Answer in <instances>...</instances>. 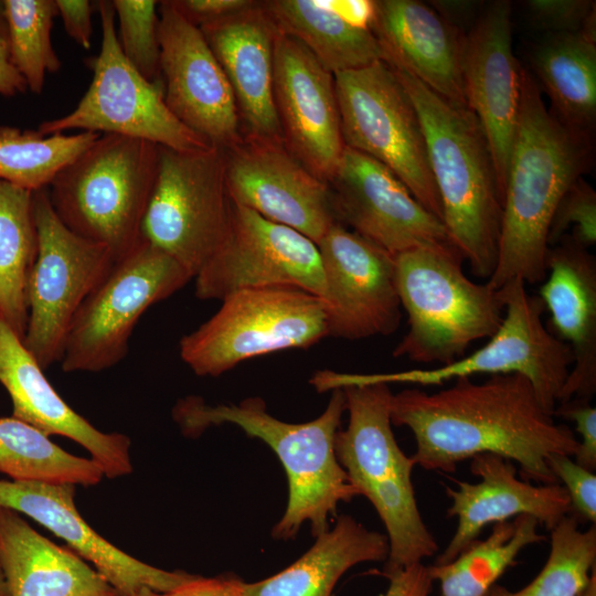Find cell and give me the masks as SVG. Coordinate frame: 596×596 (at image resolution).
<instances>
[{"label":"cell","mask_w":596,"mask_h":596,"mask_svg":"<svg viewBox=\"0 0 596 596\" xmlns=\"http://www.w3.org/2000/svg\"><path fill=\"white\" fill-rule=\"evenodd\" d=\"M38 249L33 191L0 179V319L22 340Z\"/></svg>","instance_id":"32"},{"label":"cell","mask_w":596,"mask_h":596,"mask_svg":"<svg viewBox=\"0 0 596 596\" xmlns=\"http://www.w3.org/2000/svg\"><path fill=\"white\" fill-rule=\"evenodd\" d=\"M75 487L0 479V505L31 518L65 541L68 549L93 564L119 596H139L145 590L164 594L196 576L158 568L108 542L79 514L74 501Z\"/></svg>","instance_id":"22"},{"label":"cell","mask_w":596,"mask_h":596,"mask_svg":"<svg viewBox=\"0 0 596 596\" xmlns=\"http://www.w3.org/2000/svg\"><path fill=\"white\" fill-rule=\"evenodd\" d=\"M327 183L338 222L393 256L450 244L443 221L389 168L364 153L344 147Z\"/></svg>","instance_id":"19"},{"label":"cell","mask_w":596,"mask_h":596,"mask_svg":"<svg viewBox=\"0 0 596 596\" xmlns=\"http://www.w3.org/2000/svg\"><path fill=\"white\" fill-rule=\"evenodd\" d=\"M26 91L25 81L10 58L8 28L3 14V3L0 0V95L13 97L18 94H24Z\"/></svg>","instance_id":"47"},{"label":"cell","mask_w":596,"mask_h":596,"mask_svg":"<svg viewBox=\"0 0 596 596\" xmlns=\"http://www.w3.org/2000/svg\"><path fill=\"white\" fill-rule=\"evenodd\" d=\"M470 471L480 481L455 480L457 488L445 487L451 500L447 514L457 518V526L436 564L454 560L489 524L525 514L551 531L571 512L570 498L561 483L533 485L519 478L518 468L507 458L477 455L470 459Z\"/></svg>","instance_id":"23"},{"label":"cell","mask_w":596,"mask_h":596,"mask_svg":"<svg viewBox=\"0 0 596 596\" xmlns=\"http://www.w3.org/2000/svg\"><path fill=\"white\" fill-rule=\"evenodd\" d=\"M0 596H11L8 583L6 581L4 574L2 572V568L0 566Z\"/></svg>","instance_id":"50"},{"label":"cell","mask_w":596,"mask_h":596,"mask_svg":"<svg viewBox=\"0 0 596 596\" xmlns=\"http://www.w3.org/2000/svg\"><path fill=\"white\" fill-rule=\"evenodd\" d=\"M10 58L33 94H41L47 73L61 68L51 40L55 0H2Z\"/></svg>","instance_id":"37"},{"label":"cell","mask_w":596,"mask_h":596,"mask_svg":"<svg viewBox=\"0 0 596 596\" xmlns=\"http://www.w3.org/2000/svg\"><path fill=\"white\" fill-rule=\"evenodd\" d=\"M535 82L565 126L593 135L596 121V41L582 33H547L532 50Z\"/></svg>","instance_id":"31"},{"label":"cell","mask_w":596,"mask_h":596,"mask_svg":"<svg viewBox=\"0 0 596 596\" xmlns=\"http://www.w3.org/2000/svg\"><path fill=\"white\" fill-rule=\"evenodd\" d=\"M387 554L386 535L343 514L296 562L265 579L243 582V590L245 596H333L347 571L364 562L385 561Z\"/></svg>","instance_id":"30"},{"label":"cell","mask_w":596,"mask_h":596,"mask_svg":"<svg viewBox=\"0 0 596 596\" xmlns=\"http://www.w3.org/2000/svg\"><path fill=\"white\" fill-rule=\"evenodd\" d=\"M160 70L164 102L187 128L227 150L243 138L232 87L199 26L171 0L160 1Z\"/></svg>","instance_id":"16"},{"label":"cell","mask_w":596,"mask_h":596,"mask_svg":"<svg viewBox=\"0 0 596 596\" xmlns=\"http://www.w3.org/2000/svg\"><path fill=\"white\" fill-rule=\"evenodd\" d=\"M554 416L562 417L575 424L578 434V447L574 460L582 467L594 471L596 469V408L590 402L567 401L557 404Z\"/></svg>","instance_id":"42"},{"label":"cell","mask_w":596,"mask_h":596,"mask_svg":"<svg viewBox=\"0 0 596 596\" xmlns=\"http://www.w3.org/2000/svg\"><path fill=\"white\" fill-rule=\"evenodd\" d=\"M573 515L551 532V547L539 574L524 587L510 590L494 584L487 596H578L596 570V528L581 530Z\"/></svg>","instance_id":"36"},{"label":"cell","mask_w":596,"mask_h":596,"mask_svg":"<svg viewBox=\"0 0 596 596\" xmlns=\"http://www.w3.org/2000/svg\"><path fill=\"white\" fill-rule=\"evenodd\" d=\"M102 22V45L94 58L93 78L76 107L38 127L43 135L70 129L137 138L179 151L210 146L187 128L168 108L163 85L147 81L127 61L115 29L111 1L96 2Z\"/></svg>","instance_id":"13"},{"label":"cell","mask_w":596,"mask_h":596,"mask_svg":"<svg viewBox=\"0 0 596 596\" xmlns=\"http://www.w3.org/2000/svg\"><path fill=\"white\" fill-rule=\"evenodd\" d=\"M173 6L193 24L216 21L252 4V0H171Z\"/></svg>","instance_id":"44"},{"label":"cell","mask_w":596,"mask_h":596,"mask_svg":"<svg viewBox=\"0 0 596 596\" xmlns=\"http://www.w3.org/2000/svg\"><path fill=\"white\" fill-rule=\"evenodd\" d=\"M430 7L448 23L462 31V26L475 15L478 4L466 0H436Z\"/></svg>","instance_id":"48"},{"label":"cell","mask_w":596,"mask_h":596,"mask_svg":"<svg viewBox=\"0 0 596 596\" xmlns=\"http://www.w3.org/2000/svg\"><path fill=\"white\" fill-rule=\"evenodd\" d=\"M568 230H572L570 235L586 248L596 242V192L583 177L566 190L553 213L549 246L558 243Z\"/></svg>","instance_id":"39"},{"label":"cell","mask_w":596,"mask_h":596,"mask_svg":"<svg viewBox=\"0 0 596 596\" xmlns=\"http://www.w3.org/2000/svg\"><path fill=\"white\" fill-rule=\"evenodd\" d=\"M156 184L141 237L174 258L194 278L231 227L224 151H179L159 146Z\"/></svg>","instance_id":"11"},{"label":"cell","mask_w":596,"mask_h":596,"mask_svg":"<svg viewBox=\"0 0 596 596\" xmlns=\"http://www.w3.org/2000/svg\"><path fill=\"white\" fill-rule=\"evenodd\" d=\"M118 18L117 39L123 54L147 81L162 84L159 12L153 0H113Z\"/></svg>","instance_id":"38"},{"label":"cell","mask_w":596,"mask_h":596,"mask_svg":"<svg viewBox=\"0 0 596 596\" xmlns=\"http://www.w3.org/2000/svg\"><path fill=\"white\" fill-rule=\"evenodd\" d=\"M194 279L195 296L203 300L222 301L236 291L273 287L324 297L318 245L302 233L233 202L228 235Z\"/></svg>","instance_id":"15"},{"label":"cell","mask_w":596,"mask_h":596,"mask_svg":"<svg viewBox=\"0 0 596 596\" xmlns=\"http://www.w3.org/2000/svg\"><path fill=\"white\" fill-rule=\"evenodd\" d=\"M539 524L525 514L496 523L488 538L472 541L454 560L428 565L441 596H487L523 549L546 540Z\"/></svg>","instance_id":"33"},{"label":"cell","mask_w":596,"mask_h":596,"mask_svg":"<svg viewBox=\"0 0 596 596\" xmlns=\"http://www.w3.org/2000/svg\"><path fill=\"white\" fill-rule=\"evenodd\" d=\"M274 100L285 145L311 173L328 182L345 147L334 75L299 41L279 30Z\"/></svg>","instance_id":"20"},{"label":"cell","mask_w":596,"mask_h":596,"mask_svg":"<svg viewBox=\"0 0 596 596\" xmlns=\"http://www.w3.org/2000/svg\"><path fill=\"white\" fill-rule=\"evenodd\" d=\"M277 29L299 41L333 75L382 61L370 29L372 1L268 0Z\"/></svg>","instance_id":"29"},{"label":"cell","mask_w":596,"mask_h":596,"mask_svg":"<svg viewBox=\"0 0 596 596\" xmlns=\"http://www.w3.org/2000/svg\"><path fill=\"white\" fill-rule=\"evenodd\" d=\"M451 244L415 247L395 256V280L408 330L393 356L417 363L458 360L499 329L504 307L498 290L469 279Z\"/></svg>","instance_id":"6"},{"label":"cell","mask_w":596,"mask_h":596,"mask_svg":"<svg viewBox=\"0 0 596 596\" xmlns=\"http://www.w3.org/2000/svg\"><path fill=\"white\" fill-rule=\"evenodd\" d=\"M334 85L344 146L389 168L426 210L441 220L419 116L392 67L377 61L337 73Z\"/></svg>","instance_id":"10"},{"label":"cell","mask_w":596,"mask_h":596,"mask_svg":"<svg viewBox=\"0 0 596 596\" xmlns=\"http://www.w3.org/2000/svg\"><path fill=\"white\" fill-rule=\"evenodd\" d=\"M200 30L232 87L244 137L284 140L274 100L278 29L263 1Z\"/></svg>","instance_id":"25"},{"label":"cell","mask_w":596,"mask_h":596,"mask_svg":"<svg viewBox=\"0 0 596 596\" xmlns=\"http://www.w3.org/2000/svg\"><path fill=\"white\" fill-rule=\"evenodd\" d=\"M99 135H43L38 129L0 126V179L30 191L45 189Z\"/></svg>","instance_id":"35"},{"label":"cell","mask_w":596,"mask_h":596,"mask_svg":"<svg viewBox=\"0 0 596 596\" xmlns=\"http://www.w3.org/2000/svg\"><path fill=\"white\" fill-rule=\"evenodd\" d=\"M65 32L85 50L91 49L93 2L88 0H55Z\"/></svg>","instance_id":"43"},{"label":"cell","mask_w":596,"mask_h":596,"mask_svg":"<svg viewBox=\"0 0 596 596\" xmlns=\"http://www.w3.org/2000/svg\"><path fill=\"white\" fill-rule=\"evenodd\" d=\"M460 67L467 106L487 136L503 196L519 115L522 73L512 50L509 1H493L477 17L464 36Z\"/></svg>","instance_id":"21"},{"label":"cell","mask_w":596,"mask_h":596,"mask_svg":"<svg viewBox=\"0 0 596 596\" xmlns=\"http://www.w3.org/2000/svg\"><path fill=\"white\" fill-rule=\"evenodd\" d=\"M0 383L11 398L14 418L49 436L60 435L79 444L107 478L131 472L128 436L102 432L75 412L51 385L22 338L1 319Z\"/></svg>","instance_id":"24"},{"label":"cell","mask_w":596,"mask_h":596,"mask_svg":"<svg viewBox=\"0 0 596 596\" xmlns=\"http://www.w3.org/2000/svg\"><path fill=\"white\" fill-rule=\"evenodd\" d=\"M547 465L557 481L565 488L570 498L571 511L581 520L596 523V475L581 465L573 457L552 455Z\"/></svg>","instance_id":"40"},{"label":"cell","mask_w":596,"mask_h":596,"mask_svg":"<svg viewBox=\"0 0 596 596\" xmlns=\"http://www.w3.org/2000/svg\"><path fill=\"white\" fill-rule=\"evenodd\" d=\"M39 249L28 287L29 319L23 344L45 370L61 361L81 306L113 267L110 251L86 240L58 219L47 189L33 191Z\"/></svg>","instance_id":"14"},{"label":"cell","mask_w":596,"mask_h":596,"mask_svg":"<svg viewBox=\"0 0 596 596\" xmlns=\"http://www.w3.org/2000/svg\"><path fill=\"white\" fill-rule=\"evenodd\" d=\"M0 472L15 481L95 486L105 476L94 459L78 457L53 443L40 429L0 417Z\"/></svg>","instance_id":"34"},{"label":"cell","mask_w":596,"mask_h":596,"mask_svg":"<svg viewBox=\"0 0 596 596\" xmlns=\"http://www.w3.org/2000/svg\"><path fill=\"white\" fill-rule=\"evenodd\" d=\"M329 337L322 298L292 287L236 291L179 343L181 360L199 376H219L264 354L308 349Z\"/></svg>","instance_id":"9"},{"label":"cell","mask_w":596,"mask_h":596,"mask_svg":"<svg viewBox=\"0 0 596 596\" xmlns=\"http://www.w3.org/2000/svg\"><path fill=\"white\" fill-rule=\"evenodd\" d=\"M392 70L419 116L449 242L475 276L489 279L497 265L503 196L483 128L469 107Z\"/></svg>","instance_id":"4"},{"label":"cell","mask_w":596,"mask_h":596,"mask_svg":"<svg viewBox=\"0 0 596 596\" xmlns=\"http://www.w3.org/2000/svg\"><path fill=\"white\" fill-rule=\"evenodd\" d=\"M382 576L389 579V587L383 596H429L433 578L424 563L396 570Z\"/></svg>","instance_id":"45"},{"label":"cell","mask_w":596,"mask_h":596,"mask_svg":"<svg viewBox=\"0 0 596 596\" xmlns=\"http://www.w3.org/2000/svg\"><path fill=\"white\" fill-rule=\"evenodd\" d=\"M341 390L349 419L336 434L334 453L349 482L372 503L385 526L389 554L380 574L423 563L439 546L417 505L412 482L415 460L401 449L392 430L390 385Z\"/></svg>","instance_id":"5"},{"label":"cell","mask_w":596,"mask_h":596,"mask_svg":"<svg viewBox=\"0 0 596 596\" xmlns=\"http://www.w3.org/2000/svg\"><path fill=\"white\" fill-rule=\"evenodd\" d=\"M370 29L389 66L409 73L433 92L468 107L461 78L465 33L417 0H375Z\"/></svg>","instance_id":"26"},{"label":"cell","mask_w":596,"mask_h":596,"mask_svg":"<svg viewBox=\"0 0 596 596\" xmlns=\"http://www.w3.org/2000/svg\"><path fill=\"white\" fill-rule=\"evenodd\" d=\"M317 245L329 337L360 340L392 334L402 317L395 256L339 222Z\"/></svg>","instance_id":"18"},{"label":"cell","mask_w":596,"mask_h":596,"mask_svg":"<svg viewBox=\"0 0 596 596\" xmlns=\"http://www.w3.org/2000/svg\"><path fill=\"white\" fill-rule=\"evenodd\" d=\"M578 596H596V570L592 573L588 584Z\"/></svg>","instance_id":"49"},{"label":"cell","mask_w":596,"mask_h":596,"mask_svg":"<svg viewBox=\"0 0 596 596\" xmlns=\"http://www.w3.org/2000/svg\"><path fill=\"white\" fill-rule=\"evenodd\" d=\"M497 290L504 307L502 322L489 341L471 354L435 369L375 374L318 371L310 384L326 392L372 383L441 385L476 374L519 373L530 380L544 406L554 413L573 364L571 348L543 323L544 305L539 296L528 292L524 281L513 279Z\"/></svg>","instance_id":"8"},{"label":"cell","mask_w":596,"mask_h":596,"mask_svg":"<svg viewBox=\"0 0 596 596\" xmlns=\"http://www.w3.org/2000/svg\"><path fill=\"white\" fill-rule=\"evenodd\" d=\"M593 135L565 126L547 110L524 67L514 140L507 171L494 272L499 289L513 279L542 283L553 213L566 190L593 164Z\"/></svg>","instance_id":"2"},{"label":"cell","mask_w":596,"mask_h":596,"mask_svg":"<svg viewBox=\"0 0 596 596\" xmlns=\"http://www.w3.org/2000/svg\"><path fill=\"white\" fill-rule=\"evenodd\" d=\"M0 566L11 596H119L85 560L0 505Z\"/></svg>","instance_id":"28"},{"label":"cell","mask_w":596,"mask_h":596,"mask_svg":"<svg viewBox=\"0 0 596 596\" xmlns=\"http://www.w3.org/2000/svg\"><path fill=\"white\" fill-rule=\"evenodd\" d=\"M223 151L233 203L289 226L316 244L338 222L328 183L311 173L284 140L244 137Z\"/></svg>","instance_id":"17"},{"label":"cell","mask_w":596,"mask_h":596,"mask_svg":"<svg viewBox=\"0 0 596 596\" xmlns=\"http://www.w3.org/2000/svg\"><path fill=\"white\" fill-rule=\"evenodd\" d=\"M156 596H245L243 581L231 576L205 578L196 575L171 592Z\"/></svg>","instance_id":"46"},{"label":"cell","mask_w":596,"mask_h":596,"mask_svg":"<svg viewBox=\"0 0 596 596\" xmlns=\"http://www.w3.org/2000/svg\"><path fill=\"white\" fill-rule=\"evenodd\" d=\"M156 592L152 590H145L139 596H156Z\"/></svg>","instance_id":"51"},{"label":"cell","mask_w":596,"mask_h":596,"mask_svg":"<svg viewBox=\"0 0 596 596\" xmlns=\"http://www.w3.org/2000/svg\"><path fill=\"white\" fill-rule=\"evenodd\" d=\"M545 267L538 296L551 316V332L573 354L557 404L590 402L596 392V258L566 234L549 248Z\"/></svg>","instance_id":"27"},{"label":"cell","mask_w":596,"mask_h":596,"mask_svg":"<svg viewBox=\"0 0 596 596\" xmlns=\"http://www.w3.org/2000/svg\"><path fill=\"white\" fill-rule=\"evenodd\" d=\"M159 156L152 142L100 134L46 188L54 212L75 234L105 245L115 262L124 258L141 241Z\"/></svg>","instance_id":"7"},{"label":"cell","mask_w":596,"mask_h":596,"mask_svg":"<svg viewBox=\"0 0 596 596\" xmlns=\"http://www.w3.org/2000/svg\"><path fill=\"white\" fill-rule=\"evenodd\" d=\"M344 412L345 396L337 389L321 415L305 423L272 416L260 397L211 405L199 396H187L174 405L172 415L187 436L196 437L211 426L232 424L272 448L288 480L287 507L272 535L289 540L306 522L315 538L326 532L339 503L359 496L334 453V438Z\"/></svg>","instance_id":"3"},{"label":"cell","mask_w":596,"mask_h":596,"mask_svg":"<svg viewBox=\"0 0 596 596\" xmlns=\"http://www.w3.org/2000/svg\"><path fill=\"white\" fill-rule=\"evenodd\" d=\"M174 258L141 237L91 292L68 330L64 372H100L119 363L142 313L191 279Z\"/></svg>","instance_id":"12"},{"label":"cell","mask_w":596,"mask_h":596,"mask_svg":"<svg viewBox=\"0 0 596 596\" xmlns=\"http://www.w3.org/2000/svg\"><path fill=\"white\" fill-rule=\"evenodd\" d=\"M524 7L536 28L547 33H576L595 11V1L526 0Z\"/></svg>","instance_id":"41"},{"label":"cell","mask_w":596,"mask_h":596,"mask_svg":"<svg viewBox=\"0 0 596 596\" xmlns=\"http://www.w3.org/2000/svg\"><path fill=\"white\" fill-rule=\"evenodd\" d=\"M390 413L392 424L412 432V457L426 470L454 472L459 462L494 454L514 460L522 479L553 485L560 482L549 457H574L578 447L574 430L555 421L530 380L519 373L482 382L461 377L434 393L405 389L392 395Z\"/></svg>","instance_id":"1"}]
</instances>
